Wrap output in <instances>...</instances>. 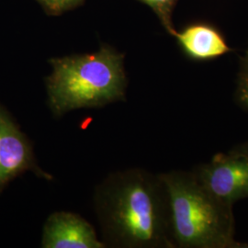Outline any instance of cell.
<instances>
[{"label": "cell", "instance_id": "obj_9", "mask_svg": "<svg viewBox=\"0 0 248 248\" xmlns=\"http://www.w3.org/2000/svg\"><path fill=\"white\" fill-rule=\"evenodd\" d=\"M234 98L236 103L248 111V75H239Z\"/></svg>", "mask_w": 248, "mask_h": 248}, {"label": "cell", "instance_id": "obj_6", "mask_svg": "<svg viewBox=\"0 0 248 248\" xmlns=\"http://www.w3.org/2000/svg\"><path fill=\"white\" fill-rule=\"evenodd\" d=\"M41 247L43 248H106L95 228L79 214L54 212L46 219Z\"/></svg>", "mask_w": 248, "mask_h": 248}, {"label": "cell", "instance_id": "obj_1", "mask_svg": "<svg viewBox=\"0 0 248 248\" xmlns=\"http://www.w3.org/2000/svg\"><path fill=\"white\" fill-rule=\"evenodd\" d=\"M93 206L106 248H175L159 174L142 169L112 172L95 187Z\"/></svg>", "mask_w": 248, "mask_h": 248}, {"label": "cell", "instance_id": "obj_5", "mask_svg": "<svg viewBox=\"0 0 248 248\" xmlns=\"http://www.w3.org/2000/svg\"><path fill=\"white\" fill-rule=\"evenodd\" d=\"M202 186L225 203L233 206L248 199V157L235 152L217 154L192 171Z\"/></svg>", "mask_w": 248, "mask_h": 248}, {"label": "cell", "instance_id": "obj_10", "mask_svg": "<svg viewBox=\"0 0 248 248\" xmlns=\"http://www.w3.org/2000/svg\"><path fill=\"white\" fill-rule=\"evenodd\" d=\"M45 6L53 11H61L70 7L78 0H41Z\"/></svg>", "mask_w": 248, "mask_h": 248}, {"label": "cell", "instance_id": "obj_3", "mask_svg": "<svg viewBox=\"0 0 248 248\" xmlns=\"http://www.w3.org/2000/svg\"><path fill=\"white\" fill-rule=\"evenodd\" d=\"M175 248H247L235 240L232 205L213 195L192 171L161 173Z\"/></svg>", "mask_w": 248, "mask_h": 248}, {"label": "cell", "instance_id": "obj_8", "mask_svg": "<svg viewBox=\"0 0 248 248\" xmlns=\"http://www.w3.org/2000/svg\"><path fill=\"white\" fill-rule=\"evenodd\" d=\"M153 9L159 17L163 25L167 29L169 33L173 34L175 29L172 25L171 15L175 7L177 0H140Z\"/></svg>", "mask_w": 248, "mask_h": 248}, {"label": "cell", "instance_id": "obj_7", "mask_svg": "<svg viewBox=\"0 0 248 248\" xmlns=\"http://www.w3.org/2000/svg\"><path fill=\"white\" fill-rule=\"evenodd\" d=\"M172 35L187 57L195 61H210L232 51L222 33L208 24H193Z\"/></svg>", "mask_w": 248, "mask_h": 248}, {"label": "cell", "instance_id": "obj_4", "mask_svg": "<svg viewBox=\"0 0 248 248\" xmlns=\"http://www.w3.org/2000/svg\"><path fill=\"white\" fill-rule=\"evenodd\" d=\"M27 172L48 181L53 179L39 166L32 142L0 103V194L12 180Z\"/></svg>", "mask_w": 248, "mask_h": 248}, {"label": "cell", "instance_id": "obj_12", "mask_svg": "<svg viewBox=\"0 0 248 248\" xmlns=\"http://www.w3.org/2000/svg\"><path fill=\"white\" fill-rule=\"evenodd\" d=\"M232 151L248 157V142H244V143L240 144V145L236 146L234 149H232Z\"/></svg>", "mask_w": 248, "mask_h": 248}, {"label": "cell", "instance_id": "obj_2", "mask_svg": "<svg viewBox=\"0 0 248 248\" xmlns=\"http://www.w3.org/2000/svg\"><path fill=\"white\" fill-rule=\"evenodd\" d=\"M47 106L55 119L79 108H98L126 100L124 55L108 46L98 52L50 60Z\"/></svg>", "mask_w": 248, "mask_h": 248}, {"label": "cell", "instance_id": "obj_13", "mask_svg": "<svg viewBox=\"0 0 248 248\" xmlns=\"http://www.w3.org/2000/svg\"></svg>", "mask_w": 248, "mask_h": 248}, {"label": "cell", "instance_id": "obj_11", "mask_svg": "<svg viewBox=\"0 0 248 248\" xmlns=\"http://www.w3.org/2000/svg\"><path fill=\"white\" fill-rule=\"evenodd\" d=\"M240 75H248V49L241 60Z\"/></svg>", "mask_w": 248, "mask_h": 248}]
</instances>
